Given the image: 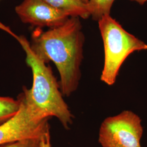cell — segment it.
Instances as JSON below:
<instances>
[{
  "label": "cell",
  "mask_w": 147,
  "mask_h": 147,
  "mask_svg": "<svg viewBox=\"0 0 147 147\" xmlns=\"http://www.w3.org/2000/svg\"><path fill=\"white\" fill-rule=\"evenodd\" d=\"M84 42L82 25L76 17H70L61 26L47 31L37 28L32 33V50L45 63L55 64L64 96H70L78 88Z\"/></svg>",
  "instance_id": "cell-1"
},
{
  "label": "cell",
  "mask_w": 147,
  "mask_h": 147,
  "mask_svg": "<svg viewBox=\"0 0 147 147\" xmlns=\"http://www.w3.org/2000/svg\"><path fill=\"white\" fill-rule=\"evenodd\" d=\"M0 28L14 37L25 53L26 62L32 73L33 83L31 88L24 87L22 91L34 112L41 120L56 117L65 129H69L73 124L74 116L64 100L59 82L51 67L33 51L26 38L16 35L1 23Z\"/></svg>",
  "instance_id": "cell-2"
},
{
  "label": "cell",
  "mask_w": 147,
  "mask_h": 147,
  "mask_svg": "<svg viewBox=\"0 0 147 147\" xmlns=\"http://www.w3.org/2000/svg\"><path fill=\"white\" fill-rule=\"evenodd\" d=\"M104 49L100 80L109 86L116 82L121 66L132 53L147 50V45L126 31L110 15L98 21Z\"/></svg>",
  "instance_id": "cell-3"
},
{
  "label": "cell",
  "mask_w": 147,
  "mask_h": 147,
  "mask_svg": "<svg viewBox=\"0 0 147 147\" xmlns=\"http://www.w3.org/2000/svg\"><path fill=\"white\" fill-rule=\"evenodd\" d=\"M143 132L140 117L131 111H123L102 122L98 141L102 147H141Z\"/></svg>",
  "instance_id": "cell-4"
},
{
  "label": "cell",
  "mask_w": 147,
  "mask_h": 147,
  "mask_svg": "<svg viewBox=\"0 0 147 147\" xmlns=\"http://www.w3.org/2000/svg\"><path fill=\"white\" fill-rule=\"evenodd\" d=\"M18 97L21 101L20 110L0 125V146L23 139L41 137L50 131L49 119L38 118L24 93L21 92Z\"/></svg>",
  "instance_id": "cell-5"
},
{
  "label": "cell",
  "mask_w": 147,
  "mask_h": 147,
  "mask_svg": "<svg viewBox=\"0 0 147 147\" xmlns=\"http://www.w3.org/2000/svg\"><path fill=\"white\" fill-rule=\"evenodd\" d=\"M15 9L22 22L39 28L60 26L70 18L44 0H24Z\"/></svg>",
  "instance_id": "cell-6"
},
{
  "label": "cell",
  "mask_w": 147,
  "mask_h": 147,
  "mask_svg": "<svg viewBox=\"0 0 147 147\" xmlns=\"http://www.w3.org/2000/svg\"><path fill=\"white\" fill-rule=\"evenodd\" d=\"M69 17L87 19L90 16L87 3L81 0H44Z\"/></svg>",
  "instance_id": "cell-7"
},
{
  "label": "cell",
  "mask_w": 147,
  "mask_h": 147,
  "mask_svg": "<svg viewBox=\"0 0 147 147\" xmlns=\"http://www.w3.org/2000/svg\"><path fill=\"white\" fill-rule=\"evenodd\" d=\"M21 106V101L9 96H0V125L5 123L16 115Z\"/></svg>",
  "instance_id": "cell-8"
},
{
  "label": "cell",
  "mask_w": 147,
  "mask_h": 147,
  "mask_svg": "<svg viewBox=\"0 0 147 147\" xmlns=\"http://www.w3.org/2000/svg\"><path fill=\"white\" fill-rule=\"evenodd\" d=\"M115 0H89L87 3L90 15L95 21L110 15L111 9Z\"/></svg>",
  "instance_id": "cell-9"
},
{
  "label": "cell",
  "mask_w": 147,
  "mask_h": 147,
  "mask_svg": "<svg viewBox=\"0 0 147 147\" xmlns=\"http://www.w3.org/2000/svg\"><path fill=\"white\" fill-rule=\"evenodd\" d=\"M44 136L20 140L4 144L0 146V147H42V139Z\"/></svg>",
  "instance_id": "cell-10"
},
{
  "label": "cell",
  "mask_w": 147,
  "mask_h": 147,
  "mask_svg": "<svg viewBox=\"0 0 147 147\" xmlns=\"http://www.w3.org/2000/svg\"><path fill=\"white\" fill-rule=\"evenodd\" d=\"M42 147H51L50 131L48 132L47 134L42 137Z\"/></svg>",
  "instance_id": "cell-11"
},
{
  "label": "cell",
  "mask_w": 147,
  "mask_h": 147,
  "mask_svg": "<svg viewBox=\"0 0 147 147\" xmlns=\"http://www.w3.org/2000/svg\"><path fill=\"white\" fill-rule=\"evenodd\" d=\"M132 1H135L136 2L138 3H139L140 5H143L144 3H146L147 1V0H130Z\"/></svg>",
  "instance_id": "cell-12"
},
{
  "label": "cell",
  "mask_w": 147,
  "mask_h": 147,
  "mask_svg": "<svg viewBox=\"0 0 147 147\" xmlns=\"http://www.w3.org/2000/svg\"><path fill=\"white\" fill-rule=\"evenodd\" d=\"M81 1H83L84 2V3H87L89 0H81Z\"/></svg>",
  "instance_id": "cell-13"
}]
</instances>
